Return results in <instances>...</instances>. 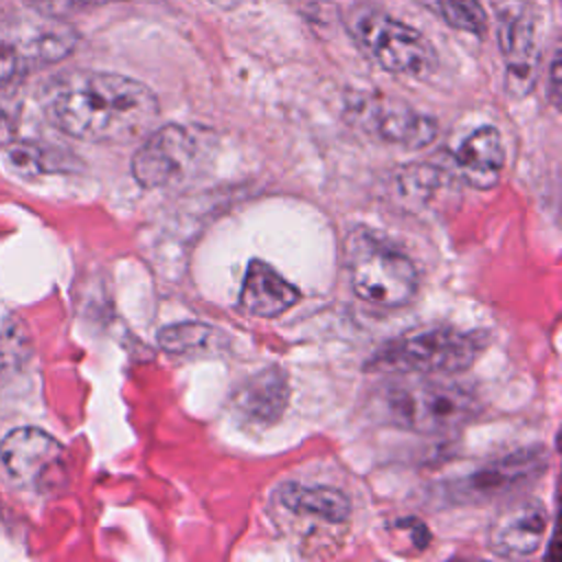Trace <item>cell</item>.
Here are the masks:
<instances>
[{"instance_id": "cell-2", "label": "cell", "mask_w": 562, "mask_h": 562, "mask_svg": "<svg viewBox=\"0 0 562 562\" xmlns=\"http://www.w3.org/2000/svg\"><path fill=\"white\" fill-rule=\"evenodd\" d=\"M384 417L406 430L443 435L468 424L479 408L472 391L446 380L406 378L386 384L380 397Z\"/></svg>"}, {"instance_id": "cell-8", "label": "cell", "mask_w": 562, "mask_h": 562, "mask_svg": "<svg viewBox=\"0 0 562 562\" xmlns=\"http://www.w3.org/2000/svg\"><path fill=\"white\" fill-rule=\"evenodd\" d=\"M544 465L547 450L522 448L448 483L443 494L448 496L450 503L457 505L483 503L533 481L544 470Z\"/></svg>"}, {"instance_id": "cell-9", "label": "cell", "mask_w": 562, "mask_h": 562, "mask_svg": "<svg viewBox=\"0 0 562 562\" xmlns=\"http://www.w3.org/2000/svg\"><path fill=\"white\" fill-rule=\"evenodd\" d=\"M195 158V138L191 130L167 123L154 130L132 156V176L143 189H160L182 180Z\"/></svg>"}, {"instance_id": "cell-14", "label": "cell", "mask_w": 562, "mask_h": 562, "mask_svg": "<svg viewBox=\"0 0 562 562\" xmlns=\"http://www.w3.org/2000/svg\"><path fill=\"white\" fill-rule=\"evenodd\" d=\"M454 162L470 187L481 191L494 189L505 167V147L501 132L492 125L474 130L454 151Z\"/></svg>"}, {"instance_id": "cell-20", "label": "cell", "mask_w": 562, "mask_h": 562, "mask_svg": "<svg viewBox=\"0 0 562 562\" xmlns=\"http://www.w3.org/2000/svg\"><path fill=\"white\" fill-rule=\"evenodd\" d=\"M549 99L558 108L560 105V53L553 50L549 61Z\"/></svg>"}, {"instance_id": "cell-12", "label": "cell", "mask_w": 562, "mask_h": 562, "mask_svg": "<svg viewBox=\"0 0 562 562\" xmlns=\"http://www.w3.org/2000/svg\"><path fill=\"white\" fill-rule=\"evenodd\" d=\"M547 525L549 514L540 501H520L496 516L487 547L501 558H529L542 547Z\"/></svg>"}, {"instance_id": "cell-17", "label": "cell", "mask_w": 562, "mask_h": 562, "mask_svg": "<svg viewBox=\"0 0 562 562\" xmlns=\"http://www.w3.org/2000/svg\"><path fill=\"white\" fill-rule=\"evenodd\" d=\"M288 402V382L279 369L261 371L244 382L235 395V408L252 422H274Z\"/></svg>"}, {"instance_id": "cell-11", "label": "cell", "mask_w": 562, "mask_h": 562, "mask_svg": "<svg viewBox=\"0 0 562 562\" xmlns=\"http://www.w3.org/2000/svg\"><path fill=\"white\" fill-rule=\"evenodd\" d=\"M0 461L18 483L44 487L53 474L59 472L64 448L53 435L33 426H22L2 437Z\"/></svg>"}, {"instance_id": "cell-18", "label": "cell", "mask_w": 562, "mask_h": 562, "mask_svg": "<svg viewBox=\"0 0 562 562\" xmlns=\"http://www.w3.org/2000/svg\"><path fill=\"white\" fill-rule=\"evenodd\" d=\"M419 2L452 29L476 33V35L487 31L490 20L479 0H419Z\"/></svg>"}, {"instance_id": "cell-6", "label": "cell", "mask_w": 562, "mask_h": 562, "mask_svg": "<svg viewBox=\"0 0 562 562\" xmlns=\"http://www.w3.org/2000/svg\"><path fill=\"white\" fill-rule=\"evenodd\" d=\"M347 110L351 121L360 125L369 136L404 149H422L430 145L439 132V125L432 116L382 94L353 97L349 99Z\"/></svg>"}, {"instance_id": "cell-5", "label": "cell", "mask_w": 562, "mask_h": 562, "mask_svg": "<svg viewBox=\"0 0 562 562\" xmlns=\"http://www.w3.org/2000/svg\"><path fill=\"white\" fill-rule=\"evenodd\" d=\"M345 255L351 288L358 299L380 307H400L415 296L419 274L402 250L380 241L367 231H356L347 239Z\"/></svg>"}, {"instance_id": "cell-10", "label": "cell", "mask_w": 562, "mask_h": 562, "mask_svg": "<svg viewBox=\"0 0 562 562\" xmlns=\"http://www.w3.org/2000/svg\"><path fill=\"white\" fill-rule=\"evenodd\" d=\"M77 46V33L57 22V18H46L44 22L22 24L0 33V57L9 66L11 75L18 77L64 59Z\"/></svg>"}, {"instance_id": "cell-21", "label": "cell", "mask_w": 562, "mask_h": 562, "mask_svg": "<svg viewBox=\"0 0 562 562\" xmlns=\"http://www.w3.org/2000/svg\"><path fill=\"white\" fill-rule=\"evenodd\" d=\"M209 2H213V4L220 7V9H235V7L241 4L244 0H209Z\"/></svg>"}, {"instance_id": "cell-16", "label": "cell", "mask_w": 562, "mask_h": 562, "mask_svg": "<svg viewBox=\"0 0 562 562\" xmlns=\"http://www.w3.org/2000/svg\"><path fill=\"white\" fill-rule=\"evenodd\" d=\"M156 345L165 353L184 356V358H215L228 351L226 331L215 325L200 321H184L167 325L158 331Z\"/></svg>"}, {"instance_id": "cell-1", "label": "cell", "mask_w": 562, "mask_h": 562, "mask_svg": "<svg viewBox=\"0 0 562 562\" xmlns=\"http://www.w3.org/2000/svg\"><path fill=\"white\" fill-rule=\"evenodd\" d=\"M46 119L64 134L90 143H127L158 116L156 94L140 81L105 70H66L40 92Z\"/></svg>"}, {"instance_id": "cell-15", "label": "cell", "mask_w": 562, "mask_h": 562, "mask_svg": "<svg viewBox=\"0 0 562 562\" xmlns=\"http://www.w3.org/2000/svg\"><path fill=\"white\" fill-rule=\"evenodd\" d=\"M277 498L292 514L318 518L331 525L347 522L351 516V501L340 490L329 485H305L290 481L279 487Z\"/></svg>"}, {"instance_id": "cell-19", "label": "cell", "mask_w": 562, "mask_h": 562, "mask_svg": "<svg viewBox=\"0 0 562 562\" xmlns=\"http://www.w3.org/2000/svg\"><path fill=\"white\" fill-rule=\"evenodd\" d=\"M33 11L42 13L44 18H64L77 11H86V9H97V7H105L112 2H121V0H24Z\"/></svg>"}, {"instance_id": "cell-13", "label": "cell", "mask_w": 562, "mask_h": 562, "mask_svg": "<svg viewBox=\"0 0 562 562\" xmlns=\"http://www.w3.org/2000/svg\"><path fill=\"white\" fill-rule=\"evenodd\" d=\"M301 299L296 285L283 279L270 263L252 259L239 290V307L257 318H272L290 310Z\"/></svg>"}, {"instance_id": "cell-7", "label": "cell", "mask_w": 562, "mask_h": 562, "mask_svg": "<svg viewBox=\"0 0 562 562\" xmlns=\"http://www.w3.org/2000/svg\"><path fill=\"white\" fill-rule=\"evenodd\" d=\"M496 37L507 92L514 97L531 92L538 77L540 46L536 18L525 0H501L496 4Z\"/></svg>"}, {"instance_id": "cell-4", "label": "cell", "mask_w": 562, "mask_h": 562, "mask_svg": "<svg viewBox=\"0 0 562 562\" xmlns=\"http://www.w3.org/2000/svg\"><path fill=\"white\" fill-rule=\"evenodd\" d=\"M347 29L358 46L386 72L426 77L437 66V53L426 35L375 7H353L347 15Z\"/></svg>"}, {"instance_id": "cell-3", "label": "cell", "mask_w": 562, "mask_h": 562, "mask_svg": "<svg viewBox=\"0 0 562 562\" xmlns=\"http://www.w3.org/2000/svg\"><path fill=\"white\" fill-rule=\"evenodd\" d=\"M485 349L481 331L426 327L382 345L367 362L369 371L391 373H454L468 369Z\"/></svg>"}]
</instances>
